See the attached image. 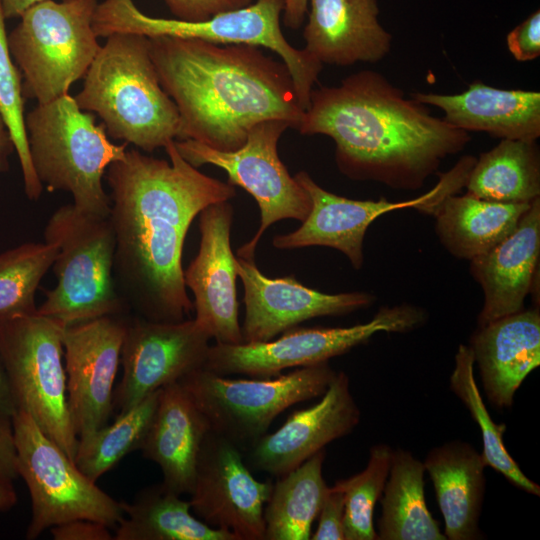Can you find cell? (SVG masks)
I'll return each mask as SVG.
<instances>
[{
  "mask_svg": "<svg viewBox=\"0 0 540 540\" xmlns=\"http://www.w3.org/2000/svg\"><path fill=\"white\" fill-rule=\"evenodd\" d=\"M0 412L12 417L16 412L7 374L0 355Z\"/></svg>",
  "mask_w": 540,
  "mask_h": 540,
  "instance_id": "obj_43",
  "label": "cell"
},
{
  "mask_svg": "<svg viewBox=\"0 0 540 540\" xmlns=\"http://www.w3.org/2000/svg\"><path fill=\"white\" fill-rule=\"evenodd\" d=\"M161 389L132 408L118 413L91 435L78 439L74 463L91 480L97 481L134 450H140L158 405Z\"/></svg>",
  "mask_w": 540,
  "mask_h": 540,
  "instance_id": "obj_32",
  "label": "cell"
},
{
  "mask_svg": "<svg viewBox=\"0 0 540 540\" xmlns=\"http://www.w3.org/2000/svg\"><path fill=\"white\" fill-rule=\"evenodd\" d=\"M30 158L36 176L49 191L69 192L73 205L95 217L108 218L111 201L102 179L121 159L127 143L114 144L103 124L65 94L37 103L25 116Z\"/></svg>",
  "mask_w": 540,
  "mask_h": 540,
  "instance_id": "obj_5",
  "label": "cell"
},
{
  "mask_svg": "<svg viewBox=\"0 0 540 540\" xmlns=\"http://www.w3.org/2000/svg\"><path fill=\"white\" fill-rule=\"evenodd\" d=\"M449 540L482 538L479 519L484 499L487 466L472 445L453 440L429 451L424 461Z\"/></svg>",
  "mask_w": 540,
  "mask_h": 540,
  "instance_id": "obj_26",
  "label": "cell"
},
{
  "mask_svg": "<svg viewBox=\"0 0 540 540\" xmlns=\"http://www.w3.org/2000/svg\"><path fill=\"white\" fill-rule=\"evenodd\" d=\"M211 339L195 319L166 323L126 317L120 356L123 373L114 390V409L124 412L203 368Z\"/></svg>",
  "mask_w": 540,
  "mask_h": 540,
  "instance_id": "obj_15",
  "label": "cell"
},
{
  "mask_svg": "<svg viewBox=\"0 0 540 540\" xmlns=\"http://www.w3.org/2000/svg\"><path fill=\"white\" fill-rule=\"evenodd\" d=\"M236 272L244 288L243 343L269 341L303 321L348 314L375 299L367 292L322 293L301 284L295 276L267 277L255 260L238 256Z\"/></svg>",
  "mask_w": 540,
  "mask_h": 540,
  "instance_id": "obj_19",
  "label": "cell"
},
{
  "mask_svg": "<svg viewBox=\"0 0 540 540\" xmlns=\"http://www.w3.org/2000/svg\"><path fill=\"white\" fill-rule=\"evenodd\" d=\"M180 20L202 21L219 13L239 9L255 0H163Z\"/></svg>",
  "mask_w": 540,
  "mask_h": 540,
  "instance_id": "obj_38",
  "label": "cell"
},
{
  "mask_svg": "<svg viewBox=\"0 0 540 540\" xmlns=\"http://www.w3.org/2000/svg\"><path fill=\"white\" fill-rule=\"evenodd\" d=\"M336 373L328 362L252 379H233L199 368L179 383L204 414L212 432L248 451L284 410L322 396Z\"/></svg>",
  "mask_w": 540,
  "mask_h": 540,
  "instance_id": "obj_10",
  "label": "cell"
},
{
  "mask_svg": "<svg viewBox=\"0 0 540 540\" xmlns=\"http://www.w3.org/2000/svg\"><path fill=\"white\" fill-rule=\"evenodd\" d=\"M304 49L322 64L375 63L391 48L377 0H309Z\"/></svg>",
  "mask_w": 540,
  "mask_h": 540,
  "instance_id": "obj_22",
  "label": "cell"
},
{
  "mask_svg": "<svg viewBox=\"0 0 540 540\" xmlns=\"http://www.w3.org/2000/svg\"><path fill=\"white\" fill-rule=\"evenodd\" d=\"M0 476L18 477L12 417L0 412Z\"/></svg>",
  "mask_w": 540,
  "mask_h": 540,
  "instance_id": "obj_41",
  "label": "cell"
},
{
  "mask_svg": "<svg viewBox=\"0 0 540 540\" xmlns=\"http://www.w3.org/2000/svg\"><path fill=\"white\" fill-rule=\"evenodd\" d=\"M291 125L278 119L256 124L246 142L233 151H219L193 140H175L180 155L198 168L210 164L223 169L228 183L239 186L256 200L260 209V226L254 236L237 251L238 257L254 260L258 242L264 232L283 219L304 221L311 200L304 188L292 177L278 155V142Z\"/></svg>",
  "mask_w": 540,
  "mask_h": 540,
  "instance_id": "obj_13",
  "label": "cell"
},
{
  "mask_svg": "<svg viewBox=\"0 0 540 540\" xmlns=\"http://www.w3.org/2000/svg\"><path fill=\"white\" fill-rule=\"evenodd\" d=\"M540 254V198L535 199L515 230L489 252L470 260L484 303L478 325L517 313L534 288Z\"/></svg>",
  "mask_w": 540,
  "mask_h": 540,
  "instance_id": "obj_21",
  "label": "cell"
},
{
  "mask_svg": "<svg viewBox=\"0 0 540 540\" xmlns=\"http://www.w3.org/2000/svg\"><path fill=\"white\" fill-rule=\"evenodd\" d=\"M424 472V464L410 451L392 450L380 497L378 540H446L426 505Z\"/></svg>",
  "mask_w": 540,
  "mask_h": 540,
  "instance_id": "obj_28",
  "label": "cell"
},
{
  "mask_svg": "<svg viewBox=\"0 0 540 540\" xmlns=\"http://www.w3.org/2000/svg\"><path fill=\"white\" fill-rule=\"evenodd\" d=\"M533 202V201H532ZM490 201L466 193L444 198L433 211L436 233L453 256L472 260L508 237L531 203Z\"/></svg>",
  "mask_w": 540,
  "mask_h": 540,
  "instance_id": "obj_27",
  "label": "cell"
},
{
  "mask_svg": "<svg viewBox=\"0 0 540 540\" xmlns=\"http://www.w3.org/2000/svg\"><path fill=\"white\" fill-rule=\"evenodd\" d=\"M425 320V311L414 305L381 307L370 321L350 327L295 326L276 340L210 345L203 368L223 376L274 377L287 368L328 362L378 332H408Z\"/></svg>",
  "mask_w": 540,
  "mask_h": 540,
  "instance_id": "obj_12",
  "label": "cell"
},
{
  "mask_svg": "<svg viewBox=\"0 0 540 540\" xmlns=\"http://www.w3.org/2000/svg\"><path fill=\"white\" fill-rule=\"evenodd\" d=\"M110 528L89 519H75L50 528L55 540H111Z\"/></svg>",
  "mask_w": 540,
  "mask_h": 540,
  "instance_id": "obj_40",
  "label": "cell"
},
{
  "mask_svg": "<svg viewBox=\"0 0 540 540\" xmlns=\"http://www.w3.org/2000/svg\"><path fill=\"white\" fill-rule=\"evenodd\" d=\"M160 84L174 101L178 140L233 151L265 120H284L297 129L304 109L284 62L261 47L200 39L148 38Z\"/></svg>",
  "mask_w": 540,
  "mask_h": 540,
  "instance_id": "obj_3",
  "label": "cell"
},
{
  "mask_svg": "<svg viewBox=\"0 0 540 540\" xmlns=\"http://www.w3.org/2000/svg\"><path fill=\"white\" fill-rule=\"evenodd\" d=\"M467 193L504 202L530 203L540 196V154L536 141L502 139L476 159Z\"/></svg>",
  "mask_w": 540,
  "mask_h": 540,
  "instance_id": "obj_30",
  "label": "cell"
},
{
  "mask_svg": "<svg viewBox=\"0 0 540 540\" xmlns=\"http://www.w3.org/2000/svg\"><path fill=\"white\" fill-rule=\"evenodd\" d=\"M13 151H15L13 140L0 114V173L8 170V158Z\"/></svg>",
  "mask_w": 540,
  "mask_h": 540,
  "instance_id": "obj_44",
  "label": "cell"
},
{
  "mask_svg": "<svg viewBox=\"0 0 540 540\" xmlns=\"http://www.w3.org/2000/svg\"><path fill=\"white\" fill-rule=\"evenodd\" d=\"M97 0H42L27 9L8 35L24 98L47 103L83 78L101 45L92 27Z\"/></svg>",
  "mask_w": 540,
  "mask_h": 540,
  "instance_id": "obj_8",
  "label": "cell"
},
{
  "mask_svg": "<svg viewBox=\"0 0 540 540\" xmlns=\"http://www.w3.org/2000/svg\"><path fill=\"white\" fill-rule=\"evenodd\" d=\"M474 357L469 346L459 345L455 366L450 376V388L470 412L481 429L482 456L487 464L501 473L510 483L527 493L539 496L540 486L530 480L506 450L503 435L506 424H496L482 399L474 377Z\"/></svg>",
  "mask_w": 540,
  "mask_h": 540,
  "instance_id": "obj_33",
  "label": "cell"
},
{
  "mask_svg": "<svg viewBox=\"0 0 540 540\" xmlns=\"http://www.w3.org/2000/svg\"><path fill=\"white\" fill-rule=\"evenodd\" d=\"M272 487L271 481L254 478L239 448L210 430L189 493L191 511L236 540H265L264 508Z\"/></svg>",
  "mask_w": 540,
  "mask_h": 540,
  "instance_id": "obj_16",
  "label": "cell"
},
{
  "mask_svg": "<svg viewBox=\"0 0 540 540\" xmlns=\"http://www.w3.org/2000/svg\"><path fill=\"white\" fill-rule=\"evenodd\" d=\"M6 19L20 17L27 9L42 0H0Z\"/></svg>",
  "mask_w": 540,
  "mask_h": 540,
  "instance_id": "obj_46",
  "label": "cell"
},
{
  "mask_svg": "<svg viewBox=\"0 0 540 540\" xmlns=\"http://www.w3.org/2000/svg\"><path fill=\"white\" fill-rule=\"evenodd\" d=\"M283 8L284 0H255L207 20L185 21L147 16L133 0H104L96 7L92 27L97 37L104 38L115 33H133L148 38L167 36L264 47L279 55L287 66L305 110L323 64L304 48L297 49L286 40L280 27Z\"/></svg>",
  "mask_w": 540,
  "mask_h": 540,
  "instance_id": "obj_7",
  "label": "cell"
},
{
  "mask_svg": "<svg viewBox=\"0 0 540 540\" xmlns=\"http://www.w3.org/2000/svg\"><path fill=\"white\" fill-rule=\"evenodd\" d=\"M12 425L18 477L31 497L26 539L75 519L117 526L124 516L123 502L101 490L27 413L16 411Z\"/></svg>",
  "mask_w": 540,
  "mask_h": 540,
  "instance_id": "obj_11",
  "label": "cell"
},
{
  "mask_svg": "<svg viewBox=\"0 0 540 540\" xmlns=\"http://www.w3.org/2000/svg\"><path fill=\"white\" fill-rule=\"evenodd\" d=\"M56 253L54 243L29 242L0 254V318L36 312V290Z\"/></svg>",
  "mask_w": 540,
  "mask_h": 540,
  "instance_id": "obj_34",
  "label": "cell"
},
{
  "mask_svg": "<svg viewBox=\"0 0 540 540\" xmlns=\"http://www.w3.org/2000/svg\"><path fill=\"white\" fill-rule=\"evenodd\" d=\"M209 423L190 394L179 383L161 388L153 419L140 450L155 462L162 483L182 495L192 490L195 468Z\"/></svg>",
  "mask_w": 540,
  "mask_h": 540,
  "instance_id": "obj_24",
  "label": "cell"
},
{
  "mask_svg": "<svg viewBox=\"0 0 540 540\" xmlns=\"http://www.w3.org/2000/svg\"><path fill=\"white\" fill-rule=\"evenodd\" d=\"M411 96L438 107L446 122L467 132L526 141L540 136V93L536 91L499 89L477 81L459 94L415 92Z\"/></svg>",
  "mask_w": 540,
  "mask_h": 540,
  "instance_id": "obj_25",
  "label": "cell"
},
{
  "mask_svg": "<svg viewBox=\"0 0 540 540\" xmlns=\"http://www.w3.org/2000/svg\"><path fill=\"white\" fill-rule=\"evenodd\" d=\"M309 0H284L283 22L292 30H297L304 22Z\"/></svg>",
  "mask_w": 540,
  "mask_h": 540,
  "instance_id": "obj_42",
  "label": "cell"
},
{
  "mask_svg": "<svg viewBox=\"0 0 540 540\" xmlns=\"http://www.w3.org/2000/svg\"><path fill=\"white\" fill-rule=\"evenodd\" d=\"M322 449L273 483L264 508L265 539L308 540L328 489Z\"/></svg>",
  "mask_w": 540,
  "mask_h": 540,
  "instance_id": "obj_31",
  "label": "cell"
},
{
  "mask_svg": "<svg viewBox=\"0 0 540 540\" xmlns=\"http://www.w3.org/2000/svg\"><path fill=\"white\" fill-rule=\"evenodd\" d=\"M297 130L330 137L346 177L401 190L421 188L443 159L471 140L467 131L432 116L370 70L349 75L338 86L313 89Z\"/></svg>",
  "mask_w": 540,
  "mask_h": 540,
  "instance_id": "obj_2",
  "label": "cell"
},
{
  "mask_svg": "<svg viewBox=\"0 0 540 540\" xmlns=\"http://www.w3.org/2000/svg\"><path fill=\"white\" fill-rule=\"evenodd\" d=\"M45 242L57 247V283L37 307L40 315L65 326L128 310L114 277L115 237L108 218L95 217L73 204L59 207L44 228Z\"/></svg>",
  "mask_w": 540,
  "mask_h": 540,
  "instance_id": "obj_6",
  "label": "cell"
},
{
  "mask_svg": "<svg viewBox=\"0 0 540 540\" xmlns=\"http://www.w3.org/2000/svg\"><path fill=\"white\" fill-rule=\"evenodd\" d=\"M507 46L517 61H531L540 55V11L537 10L511 30Z\"/></svg>",
  "mask_w": 540,
  "mask_h": 540,
  "instance_id": "obj_39",
  "label": "cell"
},
{
  "mask_svg": "<svg viewBox=\"0 0 540 540\" xmlns=\"http://www.w3.org/2000/svg\"><path fill=\"white\" fill-rule=\"evenodd\" d=\"M234 210L229 201L199 213L198 254L183 271L194 295L195 320L220 344L243 343L236 298V256L230 244Z\"/></svg>",
  "mask_w": 540,
  "mask_h": 540,
  "instance_id": "obj_18",
  "label": "cell"
},
{
  "mask_svg": "<svg viewBox=\"0 0 540 540\" xmlns=\"http://www.w3.org/2000/svg\"><path fill=\"white\" fill-rule=\"evenodd\" d=\"M125 329L123 315L103 316L65 327L68 408L78 439L106 425L112 415Z\"/></svg>",
  "mask_w": 540,
  "mask_h": 540,
  "instance_id": "obj_17",
  "label": "cell"
},
{
  "mask_svg": "<svg viewBox=\"0 0 540 540\" xmlns=\"http://www.w3.org/2000/svg\"><path fill=\"white\" fill-rule=\"evenodd\" d=\"M345 498L342 489L335 483L328 487L320 511L319 524L311 535L312 540H345Z\"/></svg>",
  "mask_w": 540,
  "mask_h": 540,
  "instance_id": "obj_37",
  "label": "cell"
},
{
  "mask_svg": "<svg viewBox=\"0 0 540 540\" xmlns=\"http://www.w3.org/2000/svg\"><path fill=\"white\" fill-rule=\"evenodd\" d=\"M162 482L140 490L132 502H123L124 516L115 540H236L202 522L191 512L189 501Z\"/></svg>",
  "mask_w": 540,
  "mask_h": 540,
  "instance_id": "obj_29",
  "label": "cell"
},
{
  "mask_svg": "<svg viewBox=\"0 0 540 540\" xmlns=\"http://www.w3.org/2000/svg\"><path fill=\"white\" fill-rule=\"evenodd\" d=\"M391 454L392 448L387 444L373 446L363 471L336 482L345 498V540H378L373 512L387 481Z\"/></svg>",
  "mask_w": 540,
  "mask_h": 540,
  "instance_id": "obj_35",
  "label": "cell"
},
{
  "mask_svg": "<svg viewBox=\"0 0 540 540\" xmlns=\"http://www.w3.org/2000/svg\"><path fill=\"white\" fill-rule=\"evenodd\" d=\"M17 503L13 480L0 476V514L8 512Z\"/></svg>",
  "mask_w": 540,
  "mask_h": 540,
  "instance_id": "obj_45",
  "label": "cell"
},
{
  "mask_svg": "<svg viewBox=\"0 0 540 540\" xmlns=\"http://www.w3.org/2000/svg\"><path fill=\"white\" fill-rule=\"evenodd\" d=\"M469 347L490 402L511 407L516 390L540 364L539 310L523 309L479 326Z\"/></svg>",
  "mask_w": 540,
  "mask_h": 540,
  "instance_id": "obj_23",
  "label": "cell"
},
{
  "mask_svg": "<svg viewBox=\"0 0 540 540\" xmlns=\"http://www.w3.org/2000/svg\"><path fill=\"white\" fill-rule=\"evenodd\" d=\"M164 148L170 162L126 150L105 173L111 189L109 219L119 294L136 316L175 323L194 310L182 268L189 227L203 209L229 201L236 191L188 163L175 140Z\"/></svg>",
  "mask_w": 540,
  "mask_h": 540,
  "instance_id": "obj_1",
  "label": "cell"
},
{
  "mask_svg": "<svg viewBox=\"0 0 540 540\" xmlns=\"http://www.w3.org/2000/svg\"><path fill=\"white\" fill-rule=\"evenodd\" d=\"M466 168L457 163L429 192L412 200L390 202L385 198L353 200L333 194L319 186L306 171L294 177L311 200V209L299 228L276 235L272 244L277 249L291 250L309 246H325L342 252L356 269L364 262L363 241L368 227L381 215L405 208L432 214L447 196L455 194L467 181Z\"/></svg>",
  "mask_w": 540,
  "mask_h": 540,
  "instance_id": "obj_14",
  "label": "cell"
},
{
  "mask_svg": "<svg viewBox=\"0 0 540 540\" xmlns=\"http://www.w3.org/2000/svg\"><path fill=\"white\" fill-rule=\"evenodd\" d=\"M360 421V410L344 372H337L315 405L293 412L275 432L265 434L249 450L251 466L280 477L349 434Z\"/></svg>",
  "mask_w": 540,
  "mask_h": 540,
  "instance_id": "obj_20",
  "label": "cell"
},
{
  "mask_svg": "<svg viewBox=\"0 0 540 540\" xmlns=\"http://www.w3.org/2000/svg\"><path fill=\"white\" fill-rule=\"evenodd\" d=\"M65 327L37 312L0 318V355L16 411L27 413L74 461L78 437L68 408Z\"/></svg>",
  "mask_w": 540,
  "mask_h": 540,
  "instance_id": "obj_9",
  "label": "cell"
},
{
  "mask_svg": "<svg viewBox=\"0 0 540 540\" xmlns=\"http://www.w3.org/2000/svg\"><path fill=\"white\" fill-rule=\"evenodd\" d=\"M0 1V114L10 132L18 155L27 197L37 200L43 186L33 169L25 129L22 75L12 61Z\"/></svg>",
  "mask_w": 540,
  "mask_h": 540,
  "instance_id": "obj_36",
  "label": "cell"
},
{
  "mask_svg": "<svg viewBox=\"0 0 540 540\" xmlns=\"http://www.w3.org/2000/svg\"><path fill=\"white\" fill-rule=\"evenodd\" d=\"M74 99L102 119L107 135L145 152L178 137L179 113L160 84L146 36H108Z\"/></svg>",
  "mask_w": 540,
  "mask_h": 540,
  "instance_id": "obj_4",
  "label": "cell"
}]
</instances>
